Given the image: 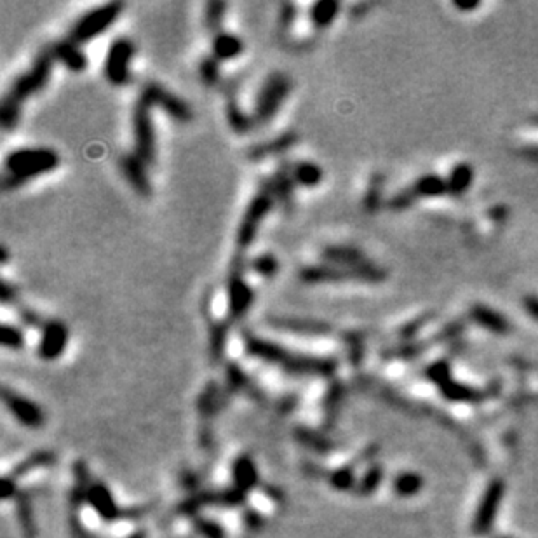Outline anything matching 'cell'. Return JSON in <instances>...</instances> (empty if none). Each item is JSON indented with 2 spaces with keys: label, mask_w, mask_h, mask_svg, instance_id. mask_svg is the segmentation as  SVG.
Instances as JSON below:
<instances>
[{
  "label": "cell",
  "mask_w": 538,
  "mask_h": 538,
  "mask_svg": "<svg viewBox=\"0 0 538 538\" xmlns=\"http://www.w3.org/2000/svg\"><path fill=\"white\" fill-rule=\"evenodd\" d=\"M523 307H524V310L528 312V314L532 315L533 319L538 320V296H535V295L524 296Z\"/></svg>",
  "instance_id": "obj_35"
},
{
  "label": "cell",
  "mask_w": 538,
  "mask_h": 538,
  "mask_svg": "<svg viewBox=\"0 0 538 538\" xmlns=\"http://www.w3.org/2000/svg\"><path fill=\"white\" fill-rule=\"evenodd\" d=\"M53 53L54 61H59L65 65L70 72L81 73L88 68V58L78 49V46L72 41H59L54 46L49 47Z\"/></svg>",
  "instance_id": "obj_13"
},
{
  "label": "cell",
  "mask_w": 538,
  "mask_h": 538,
  "mask_svg": "<svg viewBox=\"0 0 538 538\" xmlns=\"http://www.w3.org/2000/svg\"><path fill=\"white\" fill-rule=\"evenodd\" d=\"M274 203H275V196H274V190H272L270 180H263V183L260 185V190L256 192V196L253 197V201L248 205L246 213L243 215L239 228H237L235 243H237V248H239V251L237 253H244L253 243H255L260 225H262L265 216L272 211Z\"/></svg>",
  "instance_id": "obj_4"
},
{
  "label": "cell",
  "mask_w": 538,
  "mask_h": 538,
  "mask_svg": "<svg viewBox=\"0 0 538 538\" xmlns=\"http://www.w3.org/2000/svg\"><path fill=\"white\" fill-rule=\"evenodd\" d=\"M122 9H124L122 2H108L81 16L70 30V41L75 44H84L96 35L103 34L118 18Z\"/></svg>",
  "instance_id": "obj_5"
},
{
  "label": "cell",
  "mask_w": 538,
  "mask_h": 538,
  "mask_svg": "<svg viewBox=\"0 0 538 538\" xmlns=\"http://www.w3.org/2000/svg\"><path fill=\"white\" fill-rule=\"evenodd\" d=\"M272 190H274L275 201L283 204L284 209H290L293 205V192H295V180L291 176V166L283 164L274 178H270Z\"/></svg>",
  "instance_id": "obj_16"
},
{
  "label": "cell",
  "mask_w": 538,
  "mask_h": 538,
  "mask_svg": "<svg viewBox=\"0 0 538 538\" xmlns=\"http://www.w3.org/2000/svg\"><path fill=\"white\" fill-rule=\"evenodd\" d=\"M141 96L146 98L152 106H161L169 117L175 121L188 122L192 118V108L188 106L187 101L178 98L176 94L169 93L168 89L162 88L157 82H148L143 89H141Z\"/></svg>",
  "instance_id": "obj_10"
},
{
  "label": "cell",
  "mask_w": 538,
  "mask_h": 538,
  "mask_svg": "<svg viewBox=\"0 0 538 538\" xmlns=\"http://www.w3.org/2000/svg\"><path fill=\"white\" fill-rule=\"evenodd\" d=\"M227 121L233 131L239 134L248 133L255 124V117H249L246 112H243L235 98H228L227 101Z\"/></svg>",
  "instance_id": "obj_24"
},
{
  "label": "cell",
  "mask_w": 538,
  "mask_h": 538,
  "mask_svg": "<svg viewBox=\"0 0 538 538\" xmlns=\"http://www.w3.org/2000/svg\"><path fill=\"white\" fill-rule=\"evenodd\" d=\"M23 343H25V338H23L21 330H18L16 326H11V324H4L2 326V345L7 347V349H21Z\"/></svg>",
  "instance_id": "obj_30"
},
{
  "label": "cell",
  "mask_w": 538,
  "mask_h": 538,
  "mask_svg": "<svg viewBox=\"0 0 538 538\" xmlns=\"http://www.w3.org/2000/svg\"><path fill=\"white\" fill-rule=\"evenodd\" d=\"M199 73L201 78L205 86H216V82L220 81V66H218V59L215 56H208L201 61L199 65Z\"/></svg>",
  "instance_id": "obj_29"
},
{
  "label": "cell",
  "mask_w": 538,
  "mask_h": 538,
  "mask_svg": "<svg viewBox=\"0 0 538 538\" xmlns=\"http://www.w3.org/2000/svg\"><path fill=\"white\" fill-rule=\"evenodd\" d=\"M152 108L153 106L150 105L148 100L140 94L133 112V134L134 148H136L134 153L145 164H152L156 161V133H153L152 116H150Z\"/></svg>",
  "instance_id": "obj_7"
},
{
  "label": "cell",
  "mask_w": 538,
  "mask_h": 538,
  "mask_svg": "<svg viewBox=\"0 0 538 538\" xmlns=\"http://www.w3.org/2000/svg\"><path fill=\"white\" fill-rule=\"evenodd\" d=\"M340 11V2L335 0H323L312 6L310 9V19L318 29H326L331 23L335 21V18L338 16Z\"/></svg>",
  "instance_id": "obj_23"
},
{
  "label": "cell",
  "mask_w": 538,
  "mask_h": 538,
  "mask_svg": "<svg viewBox=\"0 0 538 538\" xmlns=\"http://www.w3.org/2000/svg\"><path fill=\"white\" fill-rule=\"evenodd\" d=\"M474 181V169L467 162H460L451 169L448 176V190L451 196H464Z\"/></svg>",
  "instance_id": "obj_21"
},
{
  "label": "cell",
  "mask_w": 538,
  "mask_h": 538,
  "mask_svg": "<svg viewBox=\"0 0 538 538\" xmlns=\"http://www.w3.org/2000/svg\"><path fill=\"white\" fill-rule=\"evenodd\" d=\"M382 192H383V175L382 173H375L371 176L370 187L366 190V196L362 199V205L367 213L378 211L380 204H382Z\"/></svg>",
  "instance_id": "obj_25"
},
{
  "label": "cell",
  "mask_w": 538,
  "mask_h": 538,
  "mask_svg": "<svg viewBox=\"0 0 538 538\" xmlns=\"http://www.w3.org/2000/svg\"><path fill=\"white\" fill-rule=\"evenodd\" d=\"M0 298H2L4 305H9V303H14L16 300V290L11 286L7 280H2V293H0Z\"/></svg>",
  "instance_id": "obj_36"
},
{
  "label": "cell",
  "mask_w": 538,
  "mask_h": 538,
  "mask_svg": "<svg viewBox=\"0 0 538 538\" xmlns=\"http://www.w3.org/2000/svg\"><path fill=\"white\" fill-rule=\"evenodd\" d=\"M295 16H296V7L293 6V4H283V7H280V16H279V23H280V26H283V30H290L288 26L295 21Z\"/></svg>",
  "instance_id": "obj_32"
},
{
  "label": "cell",
  "mask_w": 538,
  "mask_h": 538,
  "mask_svg": "<svg viewBox=\"0 0 538 538\" xmlns=\"http://www.w3.org/2000/svg\"><path fill=\"white\" fill-rule=\"evenodd\" d=\"M53 63L54 56L47 47L42 53H39L29 72L19 75L13 82L11 89L4 96L2 105H0V124L6 131H11L18 126L23 101L30 98L31 94L46 88L47 81L51 77V70H53Z\"/></svg>",
  "instance_id": "obj_1"
},
{
  "label": "cell",
  "mask_w": 538,
  "mask_h": 538,
  "mask_svg": "<svg viewBox=\"0 0 538 538\" xmlns=\"http://www.w3.org/2000/svg\"><path fill=\"white\" fill-rule=\"evenodd\" d=\"M323 258H324V263L335 265V267L350 268L364 262L366 256H364V253L361 251V249L340 244V246H328L326 249H324Z\"/></svg>",
  "instance_id": "obj_15"
},
{
  "label": "cell",
  "mask_w": 538,
  "mask_h": 538,
  "mask_svg": "<svg viewBox=\"0 0 538 538\" xmlns=\"http://www.w3.org/2000/svg\"><path fill=\"white\" fill-rule=\"evenodd\" d=\"M291 176L300 187H318L323 181V169L310 161H300L291 166Z\"/></svg>",
  "instance_id": "obj_20"
},
{
  "label": "cell",
  "mask_w": 538,
  "mask_h": 538,
  "mask_svg": "<svg viewBox=\"0 0 538 538\" xmlns=\"http://www.w3.org/2000/svg\"><path fill=\"white\" fill-rule=\"evenodd\" d=\"M296 143V134L295 133H284L280 136L274 138L268 143H258L249 150V159L253 161H262L265 157L275 156V153H283L286 150H290L293 145Z\"/></svg>",
  "instance_id": "obj_18"
},
{
  "label": "cell",
  "mask_w": 538,
  "mask_h": 538,
  "mask_svg": "<svg viewBox=\"0 0 538 538\" xmlns=\"http://www.w3.org/2000/svg\"><path fill=\"white\" fill-rule=\"evenodd\" d=\"M227 4L225 2H209L205 6V14H204V21H205V29L209 31H215V34H220L221 30V23H223V16L225 11H227Z\"/></svg>",
  "instance_id": "obj_27"
},
{
  "label": "cell",
  "mask_w": 538,
  "mask_h": 538,
  "mask_svg": "<svg viewBox=\"0 0 538 538\" xmlns=\"http://www.w3.org/2000/svg\"><path fill=\"white\" fill-rule=\"evenodd\" d=\"M7 262V249L6 246H2V263Z\"/></svg>",
  "instance_id": "obj_38"
},
{
  "label": "cell",
  "mask_w": 538,
  "mask_h": 538,
  "mask_svg": "<svg viewBox=\"0 0 538 538\" xmlns=\"http://www.w3.org/2000/svg\"><path fill=\"white\" fill-rule=\"evenodd\" d=\"M453 6L460 11H474L481 6V2H477V0L476 2H457V0H455Z\"/></svg>",
  "instance_id": "obj_37"
},
{
  "label": "cell",
  "mask_w": 538,
  "mask_h": 538,
  "mask_svg": "<svg viewBox=\"0 0 538 538\" xmlns=\"http://www.w3.org/2000/svg\"><path fill=\"white\" fill-rule=\"evenodd\" d=\"M246 349L255 357L265 359V361L275 362L277 366L284 367L295 373H331L335 370V362L331 359L308 357V355L293 354L275 343L258 338L253 333H244Z\"/></svg>",
  "instance_id": "obj_3"
},
{
  "label": "cell",
  "mask_w": 538,
  "mask_h": 538,
  "mask_svg": "<svg viewBox=\"0 0 538 538\" xmlns=\"http://www.w3.org/2000/svg\"><path fill=\"white\" fill-rule=\"evenodd\" d=\"M291 91V81L284 73H272L260 89L255 105V121L260 124L272 121Z\"/></svg>",
  "instance_id": "obj_8"
},
{
  "label": "cell",
  "mask_w": 538,
  "mask_h": 538,
  "mask_svg": "<svg viewBox=\"0 0 538 538\" xmlns=\"http://www.w3.org/2000/svg\"><path fill=\"white\" fill-rule=\"evenodd\" d=\"M18 314L19 319L25 324H29V326H44L42 319L37 315V312H34L29 307H18Z\"/></svg>",
  "instance_id": "obj_33"
},
{
  "label": "cell",
  "mask_w": 538,
  "mask_h": 538,
  "mask_svg": "<svg viewBox=\"0 0 538 538\" xmlns=\"http://www.w3.org/2000/svg\"><path fill=\"white\" fill-rule=\"evenodd\" d=\"M118 168H121L122 175L128 180V183L136 190V193H140L141 197L152 196V185H150L148 175H146L145 162L136 153L122 156L121 162H118Z\"/></svg>",
  "instance_id": "obj_12"
},
{
  "label": "cell",
  "mask_w": 538,
  "mask_h": 538,
  "mask_svg": "<svg viewBox=\"0 0 538 538\" xmlns=\"http://www.w3.org/2000/svg\"><path fill=\"white\" fill-rule=\"evenodd\" d=\"M134 53L136 49L129 39H116L112 42L105 59V77L110 84L117 86V88L129 84L131 81L129 65H131Z\"/></svg>",
  "instance_id": "obj_9"
},
{
  "label": "cell",
  "mask_w": 538,
  "mask_h": 538,
  "mask_svg": "<svg viewBox=\"0 0 538 538\" xmlns=\"http://www.w3.org/2000/svg\"><path fill=\"white\" fill-rule=\"evenodd\" d=\"M227 324L225 323H213L209 328V350L215 359H220L227 345Z\"/></svg>",
  "instance_id": "obj_26"
},
{
  "label": "cell",
  "mask_w": 538,
  "mask_h": 538,
  "mask_svg": "<svg viewBox=\"0 0 538 538\" xmlns=\"http://www.w3.org/2000/svg\"><path fill=\"white\" fill-rule=\"evenodd\" d=\"M66 343H68V328L61 320H49L42 326L39 355L46 361H53L63 354Z\"/></svg>",
  "instance_id": "obj_11"
},
{
  "label": "cell",
  "mask_w": 538,
  "mask_h": 538,
  "mask_svg": "<svg viewBox=\"0 0 538 538\" xmlns=\"http://www.w3.org/2000/svg\"><path fill=\"white\" fill-rule=\"evenodd\" d=\"M249 267H251L258 275L265 277V279H270V277H274L277 274V270H279V262H277L275 256L270 255V253H263V255L256 256Z\"/></svg>",
  "instance_id": "obj_28"
},
{
  "label": "cell",
  "mask_w": 538,
  "mask_h": 538,
  "mask_svg": "<svg viewBox=\"0 0 538 538\" xmlns=\"http://www.w3.org/2000/svg\"><path fill=\"white\" fill-rule=\"evenodd\" d=\"M272 326L279 328V330L286 331H296V333H307V335H326L331 331L330 324L323 323V320L314 319H270Z\"/></svg>",
  "instance_id": "obj_17"
},
{
  "label": "cell",
  "mask_w": 538,
  "mask_h": 538,
  "mask_svg": "<svg viewBox=\"0 0 538 538\" xmlns=\"http://www.w3.org/2000/svg\"><path fill=\"white\" fill-rule=\"evenodd\" d=\"M246 265H244V253H235L228 274V318L239 320L248 314L253 305V290L244 279Z\"/></svg>",
  "instance_id": "obj_6"
},
{
  "label": "cell",
  "mask_w": 538,
  "mask_h": 538,
  "mask_svg": "<svg viewBox=\"0 0 538 538\" xmlns=\"http://www.w3.org/2000/svg\"><path fill=\"white\" fill-rule=\"evenodd\" d=\"M427 319H429V315H423V318L417 319V320H413V323L407 324V326L402 328V331H401V333H402V335H401L402 338H410V336H413L415 333H417L418 330H420V328L423 326V324L427 323Z\"/></svg>",
  "instance_id": "obj_34"
},
{
  "label": "cell",
  "mask_w": 538,
  "mask_h": 538,
  "mask_svg": "<svg viewBox=\"0 0 538 538\" xmlns=\"http://www.w3.org/2000/svg\"><path fill=\"white\" fill-rule=\"evenodd\" d=\"M243 41L239 37H235V35L227 34V31H220L213 39V56L218 59V61L220 59L227 61V59L237 58L243 53Z\"/></svg>",
  "instance_id": "obj_19"
},
{
  "label": "cell",
  "mask_w": 538,
  "mask_h": 538,
  "mask_svg": "<svg viewBox=\"0 0 538 538\" xmlns=\"http://www.w3.org/2000/svg\"><path fill=\"white\" fill-rule=\"evenodd\" d=\"M417 199H418V197H417V193H415L413 188L401 190V192L395 193L392 199L389 201V208L392 209V211H405V209L410 208V205L413 204Z\"/></svg>",
  "instance_id": "obj_31"
},
{
  "label": "cell",
  "mask_w": 538,
  "mask_h": 538,
  "mask_svg": "<svg viewBox=\"0 0 538 538\" xmlns=\"http://www.w3.org/2000/svg\"><path fill=\"white\" fill-rule=\"evenodd\" d=\"M417 193V197H441L450 193L448 180L439 175H425L418 178L411 187Z\"/></svg>",
  "instance_id": "obj_22"
},
{
  "label": "cell",
  "mask_w": 538,
  "mask_h": 538,
  "mask_svg": "<svg viewBox=\"0 0 538 538\" xmlns=\"http://www.w3.org/2000/svg\"><path fill=\"white\" fill-rule=\"evenodd\" d=\"M470 319L476 324H479L484 330L492 331L497 335H507L510 331V323L504 314L497 312L492 307H486L482 303H476L469 310Z\"/></svg>",
  "instance_id": "obj_14"
},
{
  "label": "cell",
  "mask_w": 538,
  "mask_h": 538,
  "mask_svg": "<svg viewBox=\"0 0 538 538\" xmlns=\"http://www.w3.org/2000/svg\"><path fill=\"white\" fill-rule=\"evenodd\" d=\"M59 166L58 152L51 148H21L6 157L4 188L13 190L35 176L46 175Z\"/></svg>",
  "instance_id": "obj_2"
}]
</instances>
